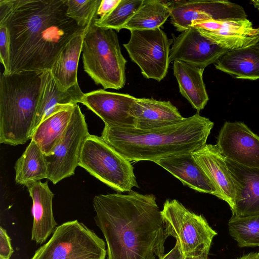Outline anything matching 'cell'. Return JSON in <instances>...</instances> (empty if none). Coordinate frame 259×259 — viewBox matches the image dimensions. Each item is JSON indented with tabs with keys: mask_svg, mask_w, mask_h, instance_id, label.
I'll return each mask as SVG.
<instances>
[{
	"mask_svg": "<svg viewBox=\"0 0 259 259\" xmlns=\"http://www.w3.org/2000/svg\"><path fill=\"white\" fill-rule=\"evenodd\" d=\"M216 145L225 158L246 166L259 167V136L244 123L225 122Z\"/></svg>",
	"mask_w": 259,
	"mask_h": 259,
	"instance_id": "4fadbf2b",
	"label": "cell"
},
{
	"mask_svg": "<svg viewBox=\"0 0 259 259\" xmlns=\"http://www.w3.org/2000/svg\"><path fill=\"white\" fill-rule=\"evenodd\" d=\"M209 251H205L201 254L195 256H184V259H208Z\"/></svg>",
	"mask_w": 259,
	"mask_h": 259,
	"instance_id": "d590c367",
	"label": "cell"
},
{
	"mask_svg": "<svg viewBox=\"0 0 259 259\" xmlns=\"http://www.w3.org/2000/svg\"><path fill=\"white\" fill-rule=\"evenodd\" d=\"M228 225L230 235L239 247L259 246V215L245 217L232 215Z\"/></svg>",
	"mask_w": 259,
	"mask_h": 259,
	"instance_id": "83f0119b",
	"label": "cell"
},
{
	"mask_svg": "<svg viewBox=\"0 0 259 259\" xmlns=\"http://www.w3.org/2000/svg\"><path fill=\"white\" fill-rule=\"evenodd\" d=\"M192 154L217 188L220 199L225 201L232 211L234 207L235 187L225 162V157L220 152L217 145L206 144Z\"/></svg>",
	"mask_w": 259,
	"mask_h": 259,
	"instance_id": "e0dca14e",
	"label": "cell"
},
{
	"mask_svg": "<svg viewBox=\"0 0 259 259\" xmlns=\"http://www.w3.org/2000/svg\"><path fill=\"white\" fill-rule=\"evenodd\" d=\"M79 166L117 192H130L133 187H139L131 162L101 137L90 135L87 138Z\"/></svg>",
	"mask_w": 259,
	"mask_h": 259,
	"instance_id": "8992f818",
	"label": "cell"
},
{
	"mask_svg": "<svg viewBox=\"0 0 259 259\" xmlns=\"http://www.w3.org/2000/svg\"><path fill=\"white\" fill-rule=\"evenodd\" d=\"M135 128L151 130L175 124L183 117L170 101L137 98L132 108Z\"/></svg>",
	"mask_w": 259,
	"mask_h": 259,
	"instance_id": "ffe728a7",
	"label": "cell"
},
{
	"mask_svg": "<svg viewBox=\"0 0 259 259\" xmlns=\"http://www.w3.org/2000/svg\"><path fill=\"white\" fill-rule=\"evenodd\" d=\"M184 256L182 253L178 244L176 242L175 246L167 253L164 255L161 259H184Z\"/></svg>",
	"mask_w": 259,
	"mask_h": 259,
	"instance_id": "836d02e7",
	"label": "cell"
},
{
	"mask_svg": "<svg viewBox=\"0 0 259 259\" xmlns=\"http://www.w3.org/2000/svg\"><path fill=\"white\" fill-rule=\"evenodd\" d=\"M216 69L237 78L259 79V49L249 47L228 51L214 63Z\"/></svg>",
	"mask_w": 259,
	"mask_h": 259,
	"instance_id": "cb8c5ba5",
	"label": "cell"
},
{
	"mask_svg": "<svg viewBox=\"0 0 259 259\" xmlns=\"http://www.w3.org/2000/svg\"><path fill=\"white\" fill-rule=\"evenodd\" d=\"M104 240L77 220L58 226L31 259H105Z\"/></svg>",
	"mask_w": 259,
	"mask_h": 259,
	"instance_id": "52a82bcc",
	"label": "cell"
},
{
	"mask_svg": "<svg viewBox=\"0 0 259 259\" xmlns=\"http://www.w3.org/2000/svg\"><path fill=\"white\" fill-rule=\"evenodd\" d=\"M66 0H0L10 38L9 74L50 70L60 52L86 31L69 18Z\"/></svg>",
	"mask_w": 259,
	"mask_h": 259,
	"instance_id": "6da1fadb",
	"label": "cell"
},
{
	"mask_svg": "<svg viewBox=\"0 0 259 259\" xmlns=\"http://www.w3.org/2000/svg\"><path fill=\"white\" fill-rule=\"evenodd\" d=\"M155 163L179 179L184 185L220 199L217 188L196 162L192 152L166 157Z\"/></svg>",
	"mask_w": 259,
	"mask_h": 259,
	"instance_id": "ac0fdd59",
	"label": "cell"
},
{
	"mask_svg": "<svg viewBox=\"0 0 259 259\" xmlns=\"http://www.w3.org/2000/svg\"><path fill=\"white\" fill-rule=\"evenodd\" d=\"M213 125L197 112L175 124L151 130L105 125L101 138L130 162H155L202 148Z\"/></svg>",
	"mask_w": 259,
	"mask_h": 259,
	"instance_id": "3957f363",
	"label": "cell"
},
{
	"mask_svg": "<svg viewBox=\"0 0 259 259\" xmlns=\"http://www.w3.org/2000/svg\"><path fill=\"white\" fill-rule=\"evenodd\" d=\"M161 214L168 237L176 239L184 256H195L209 251L217 233L202 215L190 211L176 199L165 201Z\"/></svg>",
	"mask_w": 259,
	"mask_h": 259,
	"instance_id": "ba28073f",
	"label": "cell"
},
{
	"mask_svg": "<svg viewBox=\"0 0 259 259\" xmlns=\"http://www.w3.org/2000/svg\"><path fill=\"white\" fill-rule=\"evenodd\" d=\"M238 259H259V252H250Z\"/></svg>",
	"mask_w": 259,
	"mask_h": 259,
	"instance_id": "e575fe53",
	"label": "cell"
},
{
	"mask_svg": "<svg viewBox=\"0 0 259 259\" xmlns=\"http://www.w3.org/2000/svg\"><path fill=\"white\" fill-rule=\"evenodd\" d=\"M256 8L259 10V1H252L250 2Z\"/></svg>",
	"mask_w": 259,
	"mask_h": 259,
	"instance_id": "8d00e7d4",
	"label": "cell"
},
{
	"mask_svg": "<svg viewBox=\"0 0 259 259\" xmlns=\"http://www.w3.org/2000/svg\"><path fill=\"white\" fill-rule=\"evenodd\" d=\"M6 230L0 227V259H10L14 250Z\"/></svg>",
	"mask_w": 259,
	"mask_h": 259,
	"instance_id": "1f68e13d",
	"label": "cell"
},
{
	"mask_svg": "<svg viewBox=\"0 0 259 259\" xmlns=\"http://www.w3.org/2000/svg\"><path fill=\"white\" fill-rule=\"evenodd\" d=\"M10 38L9 30L5 25H0V60L4 67L3 74H9Z\"/></svg>",
	"mask_w": 259,
	"mask_h": 259,
	"instance_id": "4dcf8cb0",
	"label": "cell"
},
{
	"mask_svg": "<svg viewBox=\"0 0 259 259\" xmlns=\"http://www.w3.org/2000/svg\"><path fill=\"white\" fill-rule=\"evenodd\" d=\"M253 47L259 49V40L258 42Z\"/></svg>",
	"mask_w": 259,
	"mask_h": 259,
	"instance_id": "74e56055",
	"label": "cell"
},
{
	"mask_svg": "<svg viewBox=\"0 0 259 259\" xmlns=\"http://www.w3.org/2000/svg\"><path fill=\"white\" fill-rule=\"evenodd\" d=\"M95 223L107 244V259H161L168 236L153 194H100L93 198Z\"/></svg>",
	"mask_w": 259,
	"mask_h": 259,
	"instance_id": "7a4b0ae2",
	"label": "cell"
},
{
	"mask_svg": "<svg viewBox=\"0 0 259 259\" xmlns=\"http://www.w3.org/2000/svg\"><path fill=\"white\" fill-rule=\"evenodd\" d=\"M169 61H181L204 69L214 63L228 50L223 49L192 27L174 36Z\"/></svg>",
	"mask_w": 259,
	"mask_h": 259,
	"instance_id": "9a60e30c",
	"label": "cell"
},
{
	"mask_svg": "<svg viewBox=\"0 0 259 259\" xmlns=\"http://www.w3.org/2000/svg\"><path fill=\"white\" fill-rule=\"evenodd\" d=\"M137 98L98 90L85 93L80 103L98 116L105 125L135 127L132 108Z\"/></svg>",
	"mask_w": 259,
	"mask_h": 259,
	"instance_id": "5bb4252c",
	"label": "cell"
},
{
	"mask_svg": "<svg viewBox=\"0 0 259 259\" xmlns=\"http://www.w3.org/2000/svg\"><path fill=\"white\" fill-rule=\"evenodd\" d=\"M94 19L86 30L82 44L84 71L104 89H120L125 83L127 61L117 33L113 29L96 26Z\"/></svg>",
	"mask_w": 259,
	"mask_h": 259,
	"instance_id": "5b68a950",
	"label": "cell"
},
{
	"mask_svg": "<svg viewBox=\"0 0 259 259\" xmlns=\"http://www.w3.org/2000/svg\"><path fill=\"white\" fill-rule=\"evenodd\" d=\"M170 15L167 2L144 1L142 5L125 24L123 29L131 31L160 28Z\"/></svg>",
	"mask_w": 259,
	"mask_h": 259,
	"instance_id": "4316f807",
	"label": "cell"
},
{
	"mask_svg": "<svg viewBox=\"0 0 259 259\" xmlns=\"http://www.w3.org/2000/svg\"><path fill=\"white\" fill-rule=\"evenodd\" d=\"M234 183L235 197L232 215H259V167L240 164L225 158Z\"/></svg>",
	"mask_w": 259,
	"mask_h": 259,
	"instance_id": "2e32d148",
	"label": "cell"
},
{
	"mask_svg": "<svg viewBox=\"0 0 259 259\" xmlns=\"http://www.w3.org/2000/svg\"><path fill=\"white\" fill-rule=\"evenodd\" d=\"M84 94L78 83L66 90H60L50 71H47L32 133L50 115L80 103Z\"/></svg>",
	"mask_w": 259,
	"mask_h": 259,
	"instance_id": "44dd1931",
	"label": "cell"
},
{
	"mask_svg": "<svg viewBox=\"0 0 259 259\" xmlns=\"http://www.w3.org/2000/svg\"><path fill=\"white\" fill-rule=\"evenodd\" d=\"M74 106L50 115L42 121L33 132L31 140L38 145L46 156L51 154L62 138L70 122Z\"/></svg>",
	"mask_w": 259,
	"mask_h": 259,
	"instance_id": "d4e9b609",
	"label": "cell"
},
{
	"mask_svg": "<svg viewBox=\"0 0 259 259\" xmlns=\"http://www.w3.org/2000/svg\"><path fill=\"white\" fill-rule=\"evenodd\" d=\"M15 182L26 186L28 184L48 178L45 155L33 140L15 165Z\"/></svg>",
	"mask_w": 259,
	"mask_h": 259,
	"instance_id": "484cf974",
	"label": "cell"
},
{
	"mask_svg": "<svg viewBox=\"0 0 259 259\" xmlns=\"http://www.w3.org/2000/svg\"><path fill=\"white\" fill-rule=\"evenodd\" d=\"M192 27L228 51L253 47L259 40V27H253L247 18L202 21L193 23Z\"/></svg>",
	"mask_w": 259,
	"mask_h": 259,
	"instance_id": "7c38bea8",
	"label": "cell"
},
{
	"mask_svg": "<svg viewBox=\"0 0 259 259\" xmlns=\"http://www.w3.org/2000/svg\"><path fill=\"white\" fill-rule=\"evenodd\" d=\"M204 70L181 61L174 62V74L180 92L197 112L205 107L209 100L203 80Z\"/></svg>",
	"mask_w": 259,
	"mask_h": 259,
	"instance_id": "7402d4cb",
	"label": "cell"
},
{
	"mask_svg": "<svg viewBox=\"0 0 259 259\" xmlns=\"http://www.w3.org/2000/svg\"><path fill=\"white\" fill-rule=\"evenodd\" d=\"M101 0H66L67 16L74 20L79 26L88 27L94 18Z\"/></svg>",
	"mask_w": 259,
	"mask_h": 259,
	"instance_id": "f546056e",
	"label": "cell"
},
{
	"mask_svg": "<svg viewBox=\"0 0 259 259\" xmlns=\"http://www.w3.org/2000/svg\"><path fill=\"white\" fill-rule=\"evenodd\" d=\"M47 71L1 73V144L17 146L31 139Z\"/></svg>",
	"mask_w": 259,
	"mask_h": 259,
	"instance_id": "277c9868",
	"label": "cell"
},
{
	"mask_svg": "<svg viewBox=\"0 0 259 259\" xmlns=\"http://www.w3.org/2000/svg\"><path fill=\"white\" fill-rule=\"evenodd\" d=\"M85 31L70 39L60 52L50 70L61 90H66L78 83V64Z\"/></svg>",
	"mask_w": 259,
	"mask_h": 259,
	"instance_id": "603a6c76",
	"label": "cell"
},
{
	"mask_svg": "<svg viewBox=\"0 0 259 259\" xmlns=\"http://www.w3.org/2000/svg\"><path fill=\"white\" fill-rule=\"evenodd\" d=\"M167 4L171 22L180 32L192 27L196 22L247 17L242 6L228 1H174Z\"/></svg>",
	"mask_w": 259,
	"mask_h": 259,
	"instance_id": "8fae6325",
	"label": "cell"
},
{
	"mask_svg": "<svg viewBox=\"0 0 259 259\" xmlns=\"http://www.w3.org/2000/svg\"><path fill=\"white\" fill-rule=\"evenodd\" d=\"M90 135L84 115L76 104L62 138L51 154L45 155L49 180L56 184L74 174L84 143Z\"/></svg>",
	"mask_w": 259,
	"mask_h": 259,
	"instance_id": "30bf717a",
	"label": "cell"
},
{
	"mask_svg": "<svg viewBox=\"0 0 259 259\" xmlns=\"http://www.w3.org/2000/svg\"><path fill=\"white\" fill-rule=\"evenodd\" d=\"M143 2L144 0H120L117 6L104 18H98L95 16L94 23L100 27L119 31L123 29Z\"/></svg>",
	"mask_w": 259,
	"mask_h": 259,
	"instance_id": "f1b7e54d",
	"label": "cell"
},
{
	"mask_svg": "<svg viewBox=\"0 0 259 259\" xmlns=\"http://www.w3.org/2000/svg\"><path fill=\"white\" fill-rule=\"evenodd\" d=\"M130 31L129 41L123 44L130 58L145 77L160 81L168 71L173 39H168L160 28Z\"/></svg>",
	"mask_w": 259,
	"mask_h": 259,
	"instance_id": "9c48e42d",
	"label": "cell"
},
{
	"mask_svg": "<svg viewBox=\"0 0 259 259\" xmlns=\"http://www.w3.org/2000/svg\"><path fill=\"white\" fill-rule=\"evenodd\" d=\"M120 0H101L97 11L98 18H103L109 14L118 4Z\"/></svg>",
	"mask_w": 259,
	"mask_h": 259,
	"instance_id": "d6a6232c",
	"label": "cell"
},
{
	"mask_svg": "<svg viewBox=\"0 0 259 259\" xmlns=\"http://www.w3.org/2000/svg\"><path fill=\"white\" fill-rule=\"evenodd\" d=\"M26 187L32 200L33 221L31 239L37 244H41L57 227L52 208L54 194L48 186V181L32 182L28 184Z\"/></svg>",
	"mask_w": 259,
	"mask_h": 259,
	"instance_id": "d6986e66",
	"label": "cell"
}]
</instances>
